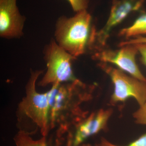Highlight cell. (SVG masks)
<instances>
[{"label": "cell", "instance_id": "1", "mask_svg": "<svg viewBox=\"0 0 146 146\" xmlns=\"http://www.w3.org/2000/svg\"><path fill=\"white\" fill-rule=\"evenodd\" d=\"M92 17L86 10L76 12L70 18L61 16L56 25V42L76 58L83 54L91 42L94 29L91 27Z\"/></svg>", "mask_w": 146, "mask_h": 146}, {"label": "cell", "instance_id": "2", "mask_svg": "<svg viewBox=\"0 0 146 146\" xmlns=\"http://www.w3.org/2000/svg\"><path fill=\"white\" fill-rule=\"evenodd\" d=\"M47 71L41 81L40 86L56 83L72 82L78 80L72 69V63L76 58L67 52L52 39L44 50Z\"/></svg>", "mask_w": 146, "mask_h": 146}, {"label": "cell", "instance_id": "3", "mask_svg": "<svg viewBox=\"0 0 146 146\" xmlns=\"http://www.w3.org/2000/svg\"><path fill=\"white\" fill-rule=\"evenodd\" d=\"M43 72L31 71L26 87V96L19 104V110L36 124L42 136H46L50 128L48 101L46 93L40 94L36 89V80Z\"/></svg>", "mask_w": 146, "mask_h": 146}, {"label": "cell", "instance_id": "4", "mask_svg": "<svg viewBox=\"0 0 146 146\" xmlns=\"http://www.w3.org/2000/svg\"><path fill=\"white\" fill-rule=\"evenodd\" d=\"M100 66L109 76L114 84V92L110 100L111 104L125 102L129 98L136 100L139 106L146 102V82L127 75L123 71L106 63H102Z\"/></svg>", "mask_w": 146, "mask_h": 146}, {"label": "cell", "instance_id": "5", "mask_svg": "<svg viewBox=\"0 0 146 146\" xmlns=\"http://www.w3.org/2000/svg\"><path fill=\"white\" fill-rule=\"evenodd\" d=\"M81 83L78 80L68 84H54L52 85L51 89L46 93L49 107V125L50 123L52 127L55 123L64 121L66 113L72 107L75 91Z\"/></svg>", "mask_w": 146, "mask_h": 146}, {"label": "cell", "instance_id": "6", "mask_svg": "<svg viewBox=\"0 0 146 146\" xmlns=\"http://www.w3.org/2000/svg\"><path fill=\"white\" fill-rule=\"evenodd\" d=\"M119 50H104L96 53L93 58L103 63L116 65L119 70L126 72L135 78L146 82V78L141 73L136 63V56L138 52L134 45L123 46Z\"/></svg>", "mask_w": 146, "mask_h": 146}, {"label": "cell", "instance_id": "7", "mask_svg": "<svg viewBox=\"0 0 146 146\" xmlns=\"http://www.w3.org/2000/svg\"><path fill=\"white\" fill-rule=\"evenodd\" d=\"M144 1L113 0L109 18L106 24L100 31L95 32L90 46L96 41L101 46H105L112 29L122 22L130 13L139 10Z\"/></svg>", "mask_w": 146, "mask_h": 146}, {"label": "cell", "instance_id": "8", "mask_svg": "<svg viewBox=\"0 0 146 146\" xmlns=\"http://www.w3.org/2000/svg\"><path fill=\"white\" fill-rule=\"evenodd\" d=\"M112 112L111 108L101 109L91 114L77 125L74 134L69 136L67 146L80 145L89 137L105 130Z\"/></svg>", "mask_w": 146, "mask_h": 146}, {"label": "cell", "instance_id": "9", "mask_svg": "<svg viewBox=\"0 0 146 146\" xmlns=\"http://www.w3.org/2000/svg\"><path fill=\"white\" fill-rule=\"evenodd\" d=\"M26 18L21 15L17 0H0V36L5 39L19 38L23 35Z\"/></svg>", "mask_w": 146, "mask_h": 146}, {"label": "cell", "instance_id": "10", "mask_svg": "<svg viewBox=\"0 0 146 146\" xmlns=\"http://www.w3.org/2000/svg\"><path fill=\"white\" fill-rule=\"evenodd\" d=\"M143 35H146V13L138 17L130 26L122 29L119 34L127 38Z\"/></svg>", "mask_w": 146, "mask_h": 146}, {"label": "cell", "instance_id": "11", "mask_svg": "<svg viewBox=\"0 0 146 146\" xmlns=\"http://www.w3.org/2000/svg\"><path fill=\"white\" fill-rule=\"evenodd\" d=\"M14 140L16 146H49L46 136H43L38 140H34L29 133L23 130L20 131L16 134Z\"/></svg>", "mask_w": 146, "mask_h": 146}, {"label": "cell", "instance_id": "12", "mask_svg": "<svg viewBox=\"0 0 146 146\" xmlns=\"http://www.w3.org/2000/svg\"><path fill=\"white\" fill-rule=\"evenodd\" d=\"M99 145L100 146H121L112 143L104 138H102ZM125 146H146V132L138 139Z\"/></svg>", "mask_w": 146, "mask_h": 146}, {"label": "cell", "instance_id": "13", "mask_svg": "<svg viewBox=\"0 0 146 146\" xmlns=\"http://www.w3.org/2000/svg\"><path fill=\"white\" fill-rule=\"evenodd\" d=\"M135 123L146 126V102L136 110L133 115Z\"/></svg>", "mask_w": 146, "mask_h": 146}, {"label": "cell", "instance_id": "14", "mask_svg": "<svg viewBox=\"0 0 146 146\" xmlns=\"http://www.w3.org/2000/svg\"><path fill=\"white\" fill-rule=\"evenodd\" d=\"M72 8L76 12L86 10L89 5V0H68Z\"/></svg>", "mask_w": 146, "mask_h": 146}, {"label": "cell", "instance_id": "15", "mask_svg": "<svg viewBox=\"0 0 146 146\" xmlns=\"http://www.w3.org/2000/svg\"><path fill=\"white\" fill-rule=\"evenodd\" d=\"M134 45L140 54L142 63L146 66V43H139Z\"/></svg>", "mask_w": 146, "mask_h": 146}, {"label": "cell", "instance_id": "16", "mask_svg": "<svg viewBox=\"0 0 146 146\" xmlns=\"http://www.w3.org/2000/svg\"><path fill=\"white\" fill-rule=\"evenodd\" d=\"M146 43V37L138 36L134 39H129L125 42H121L119 46L122 47L125 45L135 44L139 43Z\"/></svg>", "mask_w": 146, "mask_h": 146}, {"label": "cell", "instance_id": "17", "mask_svg": "<svg viewBox=\"0 0 146 146\" xmlns=\"http://www.w3.org/2000/svg\"><path fill=\"white\" fill-rule=\"evenodd\" d=\"M79 146H92L91 145H90V144H82V145H80ZM95 146H100V145H96Z\"/></svg>", "mask_w": 146, "mask_h": 146}]
</instances>
